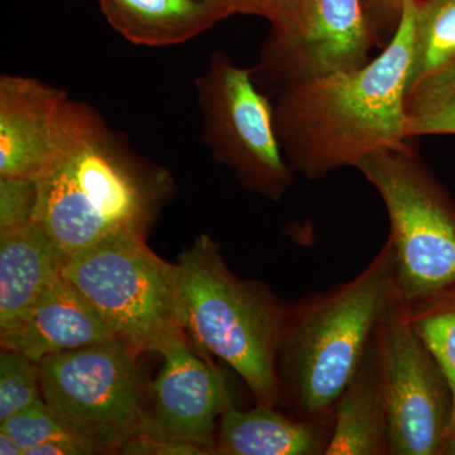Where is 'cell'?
<instances>
[{
    "instance_id": "16",
    "label": "cell",
    "mask_w": 455,
    "mask_h": 455,
    "mask_svg": "<svg viewBox=\"0 0 455 455\" xmlns=\"http://www.w3.org/2000/svg\"><path fill=\"white\" fill-rule=\"evenodd\" d=\"M277 406L242 411L230 403L220 419L215 451L221 455H325L331 420L289 418Z\"/></svg>"
},
{
    "instance_id": "6",
    "label": "cell",
    "mask_w": 455,
    "mask_h": 455,
    "mask_svg": "<svg viewBox=\"0 0 455 455\" xmlns=\"http://www.w3.org/2000/svg\"><path fill=\"white\" fill-rule=\"evenodd\" d=\"M357 169L379 194L406 307L455 284V205L411 147L381 149Z\"/></svg>"
},
{
    "instance_id": "8",
    "label": "cell",
    "mask_w": 455,
    "mask_h": 455,
    "mask_svg": "<svg viewBox=\"0 0 455 455\" xmlns=\"http://www.w3.org/2000/svg\"><path fill=\"white\" fill-rule=\"evenodd\" d=\"M196 86L203 140L215 160L235 171L245 188L280 200L296 172L278 140L274 104L254 83L252 68L214 52Z\"/></svg>"
},
{
    "instance_id": "12",
    "label": "cell",
    "mask_w": 455,
    "mask_h": 455,
    "mask_svg": "<svg viewBox=\"0 0 455 455\" xmlns=\"http://www.w3.org/2000/svg\"><path fill=\"white\" fill-rule=\"evenodd\" d=\"M70 101L33 77H0V176L41 178L59 154Z\"/></svg>"
},
{
    "instance_id": "21",
    "label": "cell",
    "mask_w": 455,
    "mask_h": 455,
    "mask_svg": "<svg viewBox=\"0 0 455 455\" xmlns=\"http://www.w3.org/2000/svg\"><path fill=\"white\" fill-rule=\"evenodd\" d=\"M0 430L4 431L16 440L25 451V455L29 449L37 447L42 443L51 442V440L83 442L66 429L65 425L57 419L52 410L44 403V398L36 401L26 409L20 410L7 421L0 424Z\"/></svg>"
},
{
    "instance_id": "9",
    "label": "cell",
    "mask_w": 455,
    "mask_h": 455,
    "mask_svg": "<svg viewBox=\"0 0 455 455\" xmlns=\"http://www.w3.org/2000/svg\"><path fill=\"white\" fill-rule=\"evenodd\" d=\"M390 455L444 454L453 394L447 376L410 323L397 291L374 333Z\"/></svg>"
},
{
    "instance_id": "3",
    "label": "cell",
    "mask_w": 455,
    "mask_h": 455,
    "mask_svg": "<svg viewBox=\"0 0 455 455\" xmlns=\"http://www.w3.org/2000/svg\"><path fill=\"white\" fill-rule=\"evenodd\" d=\"M395 292L394 251L387 239L352 281L284 307L277 374L281 403L293 416L331 420Z\"/></svg>"
},
{
    "instance_id": "17",
    "label": "cell",
    "mask_w": 455,
    "mask_h": 455,
    "mask_svg": "<svg viewBox=\"0 0 455 455\" xmlns=\"http://www.w3.org/2000/svg\"><path fill=\"white\" fill-rule=\"evenodd\" d=\"M109 25L140 46L184 44L229 14L209 0H98Z\"/></svg>"
},
{
    "instance_id": "22",
    "label": "cell",
    "mask_w": 455,
    "mask_h": 455,
    "mask_svg": "<svg viewBox=\"0 0 455 455\" xmlns=\"http://www.w3.org/2000/svg\"><path fill=\"white\" fill-rule=\"evenodd\" d=\"M36 204L35 180L0 176V230L32 221Z\"/></svg>"
},
{
    "instance_id": "10",
    "label": "cell",
    "mask_w": 455,
    "mask_h": 455,
    "mask_svg": "<svg viewBox=\"0 0 455 455\" xmlns=\"http://www.w3.org/2000/svg\"><path fill=\"white\" fill-rule=\"evenodd\" d=\"M377 44L363 0H305L286 22L272 26L259 64V88L278 94L299 84L367 65Z\"/></svg>"
},
{
    "instance_id": "25",
    "label": "cell",
    "mask_w": 455,
    "mask_h": 455,
    "mask_svg": "<svg viewBox=\"0 0 455 455\" xmlns=\"http://www.w3.org/2000/svg\"><path fill=\"white\" fill-rule=\"evenodd\" d=\"M304 3L305 0H241L244 14L267 18L272 26L291 20Z\"/></svg>"
},
{
    "instance_id": "11",
    "label": "cell",
    "mask_w": 455,
    "mask_h": 455,
    "mask_svg": "<svg viewBox=\"0 0 455 455\" xmlns=\"http://www.w3.org/2000/svg\"><path fill=\"white\" fill-rule=\"evenodd\" d=\"M158 353L164 363L152 383L154 405L143 412L137 433L188 443L206 454H217L218 424L230 405L220 373L188 346L185 331L171 338Z\"/></svg>"
},
{
    "instance_id": "24",
    "label": "cell",
    "mask_w": 455,
    "mask_h": 455,
    "mask_svg": "<svg viewBox=\"0 0 455 455\" xmlns=\"http://www.w3.org/2000/svg\"><path fill=\"white\" fill-rule=\"evenodd\" d=\"M406 132L407 139L431 134H455V95L431 112L409 118Z\"/></svg>"
},
{
    "instance_id": "26",
    "label": "cell",
    "mask_w": 455,
    "mask_h": 455,
    "mask_svg": "<svg viewBox=\"0 0 455 455\" xmlns=\"http://www.w3.org/2000/svg\"><path fill=\"white\" fill-rule=\"evenodd\" d=\"M88 455L95 454L94 449L77 440H51L29 449L26 455Z\"/></svg>"
},
{
    "instance_id": "4",
    "label": "cell",
    "mask_w": 455,
    "mask_h": 455,
    "mask_svg": "<svg viewBox=\"0 0 455 455\" xmlns=\"http://www.w3.org/2000/svg\"><path fill=\"white\" fill-rule=\"evenodd\" d=\"M176 266L185 333L232 367L257 403L280 405L277 355L283 305L265 284L235 276L209 235L197 236Z\"/></svg>"
},
{
    "instance_id": "29",
    "label": "cell",
    "mask_w": 455,
    "mask_h": 455,
    "mask_svg": "<svg viewBox=\"0 0 455 455\" xmlns=\"http://www.w3.org/2000/svg\"><path fill=\"white\" fill-rule=\"evenodd\" d=\"M373 2L386 9H390L391 12H395L401 17L403 5H405L407 0H373Z\"/></svg>"
},
{
    "instance_id": "14",
    "label": "cell",
    "mask_w": 455,
    "mask_h": 455,
    "mask_svg": "<svg viewBox=\"0 0 455 455\" xmlns=\"http://www.w3.org/2000/svg\"><path fill=\"white\" fill-rule=\"evenodd\" d=\"M68 257L35 221L0 230V337L62 276Z\"/></svg>"
},
{
    "instance_id": "20",
    "label": "cell",
    "mask_w": 455,
    "mask_h": 455,
    "mask_svg": "<svg viewBox=\"0 0 455 455\" xmlns=\"http://www.w3.org/2000/svg\"><path fill=\"white\" fill-rule=\"evenodd\" d=\"M42 400L40 362L18 350L0 355V424Z\"/></svg>"
},
{
    "instance_id": "5",
    "label": "cell",
    "mask_w": 455,
    "mask_h": 455,
    "mask_svg": "<svg viewBox=\"0 0 455 455\" xmlns=\"http://www.w3.org/2000/svg\"><path fill=\"white\" fill-rule=\"evenodd\" d=\"M143 230H122L66 259L62 276L137 353L160 352L184 331L178 266L148 247Z\"/></svg>"
},
{
    "instance_id": "1",
    "label": "cell",
    "mask_w": 455,
    "mask_h": 455,
    "mask_svg": "<svg viewBox=\"0 0 455 455\" xmlns=\"http://www.w3.org/2000/svg\"><path fill=\"white\" fill-rule=\"evenodd\" d=\"M407 0L387 46L367 65L278 92L275 128L287 163L307 180L355 167L373 152L407 147L405 94L416 5Z\"/></svg>"
},
{
    "instance_id": "23",
    "label": "cell",
    "mask_w": 455,
    "mask_h": 455,
    "mask_svg": "<svg viewBox=\"0 0 455 455\" xmlns=\"http://www.w3.org/2000/svg\"><path fill=\"white\" fill-rule=\"evenodd\" d=\"M118 453L128 455H206L204 449L188 443L137 433L128 439Z\"/></svg>"
},
{
    "instance_id": "28",
    "label": "cell",
    "mask_w": 455,
    "mask_h": 455,
    "mask_svg": "<svg viewBox=\"0 0 455 455\" xmlns=\"http://www.w3.org/2000/svg\"><path fill=\"white\" fill-rule=\"evenodd\" d=\"M209 2L220 5V7L223 8L229 16H232V14L235 13H243L241 0H209Z\"/></svg>"
},
{
    "instance_id": "27",
    "label": "cell",
    "mask_w": 455,
    "mask_h": 455,
    "mask_svg": "<svg viewBox=\"0 0 455 455\" xmlns=\"http://www.w3.org/2000/svg\"><path fill=\"white\" fill-rule=\"evenodd\" d=\"M0 454L25 455V451H23L22 447H20L11 435L0 430Z\"/></svg>"
},
{
    "instance_id": "30",
    "label": "cell",
    "mask_w": 455,
    "mask_h": 455,
    "mask_svg": "<svg viewBox=\"0 0 455 455\" xmlns=\"http://www.w3.org/2000/svg\"><path fill=\"white\" fill-rule=\"evenodd\" d=\"M444 454L447 455H455V433L454 435L449 439L447 443V447L444 449Z\"/></svg>"
},
{
    "instance_id": "13",
    "label": "cell",
    "mask_w": 455,
    "mask_h": 455,
    "mask_svg": "<svg viewBox=\"0 0 455 455\" xmlns=\"http://www.w3.org/2000/svg\"><path fill=\"white\" fill-rule=\"evenodd\" d=\"M116 338L98 311L68 283L57 278L25 319L0 337L2 348L40 362L47 355Z\"/></svg>"
},
{
    "instance_id": "15",
    "label": "cell",
    "mask_w": 455,
    "mask_h": 455,
    "mask_svg": "<svg viewBox=\"0 0 455 455\" xmlns=\"http://www.w3.org/2000/svg\"><path fill=\"white\" fill-rule=\"evenodd\" d=\"M455 95V0H419L407 80L409 118L431 112Z\"/></svg>"
},
{
    "instance_id": "18",
    "label": "cell",
    "mask_w": 455,
    "mask_h": 455,
    "mask_svg": "<svg viewBox=\"0 0 455 455\" xmlns=\"http://www.w3.org/2000/svg\"><path fill=\"white\" fill-rule=\"evenodd\" d=\"M325 455H390L374 337L357 374L335 403Z\"/></svg>"
},
{
    "instance_id": "2",
    "label": "cell",
    "mask_w": 455,
    "mask_h": 455,
    "mask_svg": "<svg viewBox=\"0 0 455 455\" xmlns=\"http://www.w3.org/2000/svg\"><path fill=\"white\" fill-rule=\"evenodd\" d=\"M167 180L130 154L97 113L71 100L59 154L36 180L32 221L71 256L113 233L147 232Z\"/></svg>"
},
{
    "instance_id": "19",
    "label": "cell",
    "mask_w": 455,
    "mask_h": 455,
    "mask_svg": "<svg viewBox=\"0 0 455 455\" xmlns=\"http://www.w3.org/2000/svg\"><path fill=\"white\" fill-rule=\"evenodd\" d=\"M406 307L412 328L438 361L451 385L454 403L451 439L455 433V284Z\"/></svg>"
},
{
    "instance_id": "7",
    "label": "cell",
    "mask_w": 455,
    "mask_h": 455,
    "mask_svg": "<svg viewBox=\"0 0 455 455\" xmlns=\"http://www.w3.org/2000/svg\"><path fill=\"white\" fill-rule=\"evenodd\" d=\"M139 355L113 338L40 361L42 398L95 453L119 451L139 430L145 412Z\"/></svg>"
}]
</instances>
